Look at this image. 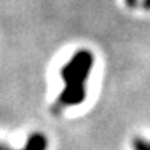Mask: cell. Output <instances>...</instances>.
<instances>
[{
	"instance_id": "obj_4",
	"label": "cell",
	"mask_w": 150,
	"mask_h": 150,
	"mask_svg": "<svg viewBox=\"0 0 150 150\" xmlns=\"http://www.w3.org/2000/svg\"><path fill=\"white\" fill-rule=\"evenodd\" d=\"M127 6H130V8H133V6H136V0H126Z\"/></svg>"
},
{
	"instance_id": "obj_3",
	"label": "cell",
	"mask_w": 150,
	"mask_h": 150,
	"mask_svg": "<svg viewBox=\"0 0 150 150\" xmlns=\"http://www.w3.org/2000/svg\"><path fill=\"white\" fill-rule=\"evenodd\" d=\"M133 146H135V150H150V144H149V142H144L141 139L135 141Z\"/></svg>"
},
{
	"instance_id": "obj_5",
	"label": "cell",
	"mask_w": 150,
	"mask_h": 150,
	"mask_svg": "<svg viewBox=\"0 0 150 150\" xmlns=\"http://www.w3.org/2000/svg\"><path fill=\"white\" fill-rule=\"evenodd\" d=\"M0 150H5V149H0Z\"/></svg>"
},
{
	"instance_id": "obj_1",
	"label": "cell",
	"mask_w": 150,
	"mask_h": 150,
	"mask_svg": "<svg viewBox=\"0 0 150 150\" xmlns=\"http://www.w3.org/2000/svg\"><path fill=\"white\" fill-rule=\"evenodd\" d=\"M93 64V55L89 51H78L74 54L67 64L61 69V78L66 83L60 93V103L63 106H77L86 98V80Z\"/></svg>"
},
{
	"instance_id": "obj_2",
	"label": "cell",
	"mask_w": 150,
	"mask_h": 150,
	"mask_svg": "<svg viewBox=\"0 0 150 150\" xmlns=\"http://www.w3.org/2000/svg\"><path fill=\"white\" fill-rule=\"evenodd\" d=\"M46 144L47 142H46L45 136L40 133H35V135L29 136V139L26 142L23 150H46Z\"/></svg>"
},
{
	"instance_id": "obj_6",
	"label": "cell",
	"mask_w": 150,
	"mask_h": 150,
	"mask_svg": "<svg viewBox=\"0 0 150 150\" xmlns=\"http://www.w3.org/2000/svg\"><path fill=\"white\" fill-rule=\"evenodd\" d=\"M0 149H2V147H0Z\"/></svg>"
}]
</instances>
